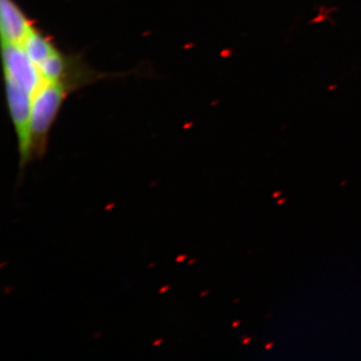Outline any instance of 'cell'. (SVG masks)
I'll list each match as a JSON object with an SVG mask.
<instances>
[{
    "mask_svg": "<svg viewBox=\"0 0 361 361\" xmlns=\"http://www.w3.org/2000/svg\"><path fill=\"white\" fill-rule=\"evenodd\" d=\"M73 87L65 82H47L32 94L30 134L32 158H42L47 153L49 133L61 106Z\"/></svg>",
    "mask_w": 361,
    "mask_h": 361,
    "instance_id": "6da1fadb",
    "label": "cell"
},
{
    "mask_svg": "<svg viewBox=\"0 0 361 361\" xmlns=\"http://www.w3.org/2000/svg\"><path fill=\"white\" fill-rule=\"evenodd\" d=\"M6 80L7 106L18 137L20 153V170H25L32 158V134H30V116H32V96L21 89L11 78Z\"/></svg>",
    "mask_w": 361,
    "mask_h": 361,
    "instance_id": "7a4b0ae2",
    "label": "cell"
},
{
    "mask_svg": "<svg viewBox=\"0 0 361 361\" xmlns=\"http://www.w3.org/2000/svg\"><path fill=\"white\" fill-rule=\"evenodd\" d=\"M1 44L4 77L32 96L44 82L39 68L26 54L23 45L7 42Z\"/></svg>",
    "mask_w": 361,
    "mask_h": 361,
    "instance_id": "3957f363",
    "label": "cell"
},
{
    "mask_svg": "<svg viewBox=\"0 0 361 361\" xmlns=\"http://www.w3.org/2000/svg\"><path fill=\"white\" fill-rule=\"evenodd\" d=\"M32 21L14 0H0V32L2 42L21 44L32 32Z\"/></svg>",
    "mask_w": 361,
    "mask_h": 361,
    "instance_id": "277c9868",
    "label": "cell"
},
{
    "mask_svg": "<svg viewBox=\"0 0 361 361\" xmlns=\"http://www.w3.org/2000/svg\"><path fill=\"white\" fill-rule=\"evenodd\" d=\"M21 45H23L26 54L37 66V68L42 61L59 51L54 42L44 32H39L35 27H33L32 32L28 33Z\"/></svg>",
    "mask_w": 361,
    "mask_h": 361,
    "instance_id": "5b68a950",
    "label": "cell"
}]
</instances>
